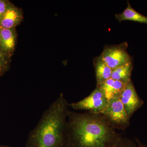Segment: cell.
Instances as JSON below:
<instances>
[{"label": "cell", "mask_w": 147, "mask_h": 147, "mask_svg": "<svg viewBox=\"0 0 147 147\" xmlns=\"http://www.w3.org/2000/svg\"><path fill=\"white\" fill-rule=\"evenodd\" d=\"M67 127V147H113L121 137L100 113L69 111Z\"/></svg>", "instance_id": "cell-1"}, {"label": "cell", "mask_w": 147, "mask_h": 147, "mask_svg": "<svg viewBox=\"0 0 147 147\" xmlns=\"http://www.w3.org/2000/svg\"><path fill=\"white\" fill-rule=\"evenodd\" d=\"M69 103L60 94L29 132L25 147H67Z\"/></svg>", "instance_id": "cell-2"}, {"label": "cell", "mask_w": 147, "mask_h": 147, "mask_svg": "<svg viewBox=\"0 0 147 147\" xmlns=\"http://www.w3.org/2000/svg\"><path fill=\"white\" fill-rule=\"evenodd\" d=\"M101 114L115 129L124 130L130 125V119L119 97L109 100L107 108Z\"/></svg>", "instance_id": "cell-3"}, {"label": "cell", "mask_w": 147, "mask_h": 147, "mask_svg": "<svg viewBox=\"0 0 147 147\" xmlns=\"http://www.w3.org/2000/svg\"><path fill=\"white\" fill-rule=\"evenodd\" d=\"M128 44L124 42L118 45H106L100 55L103 61L112 69L132 62L127 52Z\"/></svg>", "instance_id": "cell-4"}, {"label": "cell", "mask_w": 147, "mask_h": 147, "mask_svg": "<svg viewBox=\"0 0 147 147\" xmlns=\"http://www.w3.org/2000/svg\"><path fill=\"white\" fill-rule=\"evenodd\" d=\"M108 102L100 90L96 88L88 96L78 102L69 103V107L74 110L101 114L107 108Z\"/></svg>", "instance_id": "cell-5"}, {"label": "cell", "mask_w": 147, "mask_h": 147, "mask_svg": "<svg viewBox=\"0 0 147 147\" xmlns=\"http://www.w3.org/2000/svg\"><path fill=\"white\" fill-rule=\"evenodd\" d=\"M119 98L130 119L144 104L131 81L125 86Z\"/></svg>", "instance_id": "cell-6"}, {"label": "cell", "mask_w": 147, "mask_h": 147, "mask_svg": "<svg viewBox=\"0 0 147 147\" xmlns=\"http://www.w3.org/2000/svg\"><path fill=\"white\" fill-rule=\"evenodd\" d=\"M24 18L23 10L10 2L5 13L0 18V27L5 28H16Z\"/></svg>", "instance_id": "cell-7"}, {"label": "cell", "mask_w": 147, "mask_h": 147, "mask_svg": "<svg viewBox=\"0 0 147 147\" xmlns=\"http://www.w3.org/2000/svg\"><path fill=\"white\" fill-rule=\"evenodd\" d=\"M17 34L16 28L0 27V50L11 58L16 49Z\"/></svg>", "instance_id": "cell-8"}, {"label": "cell", "mask_w": 147, "mask_h": 147, "mask_svg": "<svg viewBox=\"0 0 147 147\" xmlns=\"http://www.w3.org/2000/svg\"><path fill=\"white\" fill-rule=\"evenodd\" d=\"M125 85L122 82L110 78L96 88H98L105 98L109 100L119 97Z\"/></svg>", "instance_id": "cell-9"}, {"label": "cell", "mask_w": 147, "mask_h": 147, "mask_svg": "<svg viewBox=\"0 0 147 147\" xmlns=\"http://www.w3.org/2000/svg\"><path fill=\"white\" fill-rule=\"evenodd\" d=\"M93 63L97 83L96 86H98L111 78L113 69L103 61L100 55L94 58Z\"/></svg>", "instance_id": "cell-10"}, {"label": "cell", "mask_w": 147, "mask_h": 147, "mask_svg": "<svg viewBox=\"0 0 147 147\" xmlns=\"http://www.w3.org/2000/svg\"><path fill=\"white\" fill-rule=\"evenodd\" d=\"M127 3V7L123 12L115 15L116 19L119 22L127 20L147 24V16L135 10L128 1Z\"/></svg>", "instance_id": "cell-11"}, {"label": "cell", "mask_w": 147, "mask_h": 147, "mask_svg": "<svg viewBox=\"0 0 147 147\" xmlns=\"http://www.w3.org/2000/svg\"><path fill=\"white\" fill-rule=\"evenodd\" d=\"M133 69L132 62L114 69H113L111 78L122 82L126 86L131 81V73Z\"/></svg>", "instance_id": "cell-12"}, {"label": "cell", "mask_w": 147, "mask_h": 147, "mask_svg": "<svg viewBox=\"0 0 147 147\" xmlns=\"http://www.w3.org/2000/svg\"><path fill=\"white\" fill-rule=\"evenodd\" d=\"M11 58L0 50V76L3 74L9 69Z\"/></svg>", "instance_id": "cell-13"}, {"label": "cell", "mask_w": 147, "mask_h": 147, "mask_svg": "<svg viewBox=\"0 0 147 147\" xmlns=\"http://www.w3.org/2000/svg\"><path fill=\"white\" fill-rule=\"evenodd\" d=\"M113 147H139L137 143L129 138L121 136Z\"/></svg>", "instance_id": "cell-14"}, {"label": "cell", "mask_w": 147, "mask_h": 147, "mask_svg": "<svg viewBox=\"0 0 147 147\" xmlns=\"http://www.w3.org/2000/svg\"><path fill=\"white\" fill-rule=\"evenodd\" d=\"M10 3L7 0H0V18L5 13Z\"/></svg>", "instance_id": "cell-15"}, {"label": "cell", "mask_w": 147, "mask_h": 147, "mask_svg": "<svg viewBox=\"0 0 147 147\" xmlns=\"http://www.w3.org/2000/svg\"><path fill=\"white\" fill-rule=\"evenodd\" d=\"M135 141L139 147H147L146 145L142 144L141 141L137 138H135Z\"/></svg>", "instance_id": "cell-16"}, {"label": "cell", "mask_w": 147, "mask_h": 147, "mask_svg": "<svg viewBox=\"0 0 147 147\" xmlns=\"http://www.w3.org/2000/svg\"><path fill=\"white\" fill-rule=\"evenodd\" d=\"M0 147H11L8 146H3V145H0Z\"/></svg>", "instance_id": "cell-17"}]
</instances>
